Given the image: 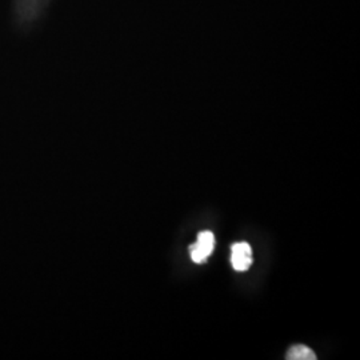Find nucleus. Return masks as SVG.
Masks as SVG:
<instances>
[{
	"label": "nucleus",
	"instance_id": "nucleus-1",
	"mask_svg": "<svg viewBox=\"0 0 360 360\" xmlns=\"http://www.w3.org/2000/svg\"><path fill=\"white\" fill-rule=\"evenodd\" d=\"M215 248V236L210 231L200 232L198 235L196 243L190 245V252L193 257V263H205L207 257L214 252Z\"/></svg>",
	"mask_w": 360,
	"mask_h": 360
},
{
	"label": "nucleus",
	"instance_id": "nucleus-2",
	"mask_svg": "<svg viewBox=\"0 0 360 360\" xmlns=\"http://www.w3.org/2000/svg\"><path fill=\"white\" fill-rule=\"evenodd\" d=\"M232 267L236 271H247L252 264V250L248 243H236L231 248Z\"/></svg>",
	"mask_w": 360,
	"mask_h": 360
},
{
	"label": "nucleus",
	"instance_id": "nucleus-3",
	"mask_svg": "<svg viewBox=\"0 0 360 360\" xmlns=\"http://www.w3.org/2000/svg\"><path fill=\"white\" fill-rule=\"evenodd\" d=\"M285 359L288 360H315L316 355L311 348L304 345H296L288 349Z\"/></svg>",
	"mask_w": 360,
	"mask_h": 360
}]
</instances>
